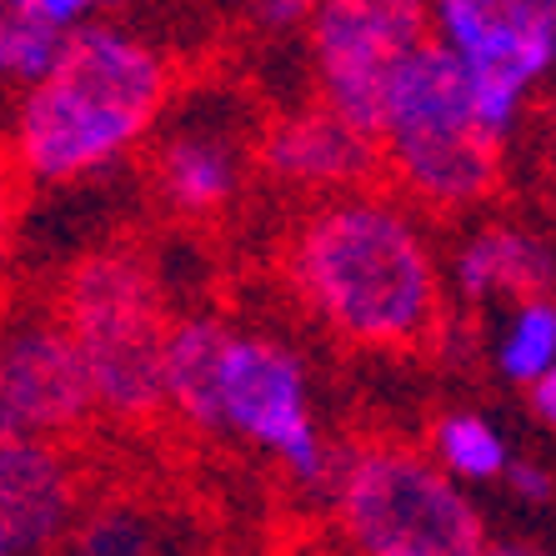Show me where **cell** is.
<instances>
[{"label":"cell","instance_id":"1","mask_svg":"<svg viewBox=\"0 0 556 556\" xmlns=\"http://www.w3.org/2000/svg\"><path fill=\"white\" fill-rule=\"evenodd\" d=\"M286 281L351 346H416L441 321V266L416 216L376 191L326 195L291 226Z\"/></svg>","mask_w":556,"mask_h":556},{"label":"cell","instance_id":"2","mask_svg":"<svg viewBox=\"0 0 556 556\" xmlns=\"http://www.w3.org/2000/svg\"><path fill=\"white\" fill-rule=\"evenodd\" d=\"M176 65L155 40L91 21L40 86L15 96L11 155L26 181L65 186L111 170L166 116Z\"/></svg>","mask_w":556,"mask_h":556},{"label":"cell","instance_id":"3","mask_svg":"<svg viewBox=\"0 0 556 556\" xmlns=\"http://www.w3.org/2000/svg\"><path fill=\"white\" fill-rule=\"evenodd\" d=\"M61 321L96 391V412L151 421L166 412V301L155 271L126 247H96L65 271Z\"/></svg>","mask_w":556,"mask_h":556},{"label":"cell","instance_id":"4","mask_svg":"<svg viewBox=\"0 0 556 556\" xmlns=\"http://www.w3.org/2000/svg\"><path fill=\"white\" fill-rule=\"evenodd\" d=\"M381 161L412 201L466 211L502 181V141L477 121L471 76L437 36L402 65L381 121Z\"/></svg>","mask_w":556,"mask_h":556},{"label":"cell","instance_id":"5","mask_svg":"<svg viewBox=\"0 0 556 556\" xmlns=\"http://www.w3.org/2000/svg\"><path fill=\"white\" fill-rule=\"evenodd\" d=\"M337 527L362 556H486V527L462 481L402 441L341 452Z\"/></svg>","mask_w":556,"mask_h":556},{"label":"cell","instance_id":"6","mask_svg":"<svg viewBox=\"0 0 556 556\" xmlns=\"http://www.w3.org/2000/svg\"><path fill=\"white\" fill-rule=\"evenodd\" d=\"M220 437L271 456L301 492H331L341 452L326 441L311 371L296 346L271 331H231L220 371Z\"/></svg>","mask_w":556,"mask_h":556},{"label":"cell","instance_id":"7","mask_svg":"<svg viewBox=\"0 0 556 556\" xmlns=\"http://www.w3.org/2000/svg\"><path fill=\"white\" fill-rule=\"evenodd\" d=\"M431 40V11L416 0H326L311 11L306 46L321 105L381 141L391 86Z\"/></svg>","mask_w":556,"mask_h":556},{"label":"cell","instance_id":"8","mask_svg":"<svg viewBox=\"0 0 556 556\" xmlns=\"http://www.w3.org/2000/svg\"><path fill=\"white\" fill-rule=\"evenodd\" d=\"M431 36L466 65L477 121L492 141L511 136L531 86L556 71L552 0H441L431 5Z\"/></svg>","mask_w":556,"mask_h":556},{"label":"cell","instance_id":"9","mask_svg":"<svg viewBox=\"0 0 556 556\" xmlns=\"http://www.w3.org/2000/svg\"><path fill=\"white\" fill-rule=\"evenodd\" d=\"M91 416V376L61 311L0 321V441H61Z\"/></svg>","mask_w":556,"mask_h":556},{"label":"cell","instance_id":"10","mask_svg":"<svg viewBox=\"0 0 556 556\" xmlns=\"http://www.w3.org/2000/svg\"><path fill=\"white\" fill-rule=\"evenodd\" d=\"M256 161L271 170L276 181L301 186V191H331V195L366 191L376 166H387L381 141L346 126L321 101L301 105V111H281L271 126L261 130Z\"/></svg>","mask_w":556,"mask_h":556},{"label":"cell","instance_id":"11","mask_svg":"<svg viewBox=\"0 0 556 556\" xmlns=\"http://www.w3.org/2000/svg\"><path fill=\"white\" fill-rule=\"evenodd\" d=\"M80 527V477L61 441H0V531L15 556H40Z\"/></svg>","mask_w":556,"mask_h":556},{"label":"cell","instance_id":"12","mask_svg":"<svg viewBox=\"0 0 556 556\" xmlns=\"http://www.w3.org/2000/svg\"><path fill=\"white\" fill-rule=\"evenodd\" d=\"M151 181L155 195L176 216L186 220L216 216L241 195L247 141L226 126H211V121H186V126L161 136V146L151 155Z\"/></svg>","mask_w":556,"mask_h":556},{"label":"cell","instance_id":"13","mask_svg":"<svg viewBox=\"0 0 556 556\" xmlns=\"http://www.w3.org/2000/svg\"><path fill=\"white\" fill-rule=\"evenodd\" d=\"M452 286L466 301H531V296H556V247L542 241L527 226H506L492 220L471 231L456 247L452 261Z\"/></svg>","mask_w":556,"mask_h":556},{"label":"cell","instance_id":"14","mask_svg":"<svg viewBox=\"0 0 556 556\" xmlns=\"http://www.w3.org/2000/svg\"><path fill=\"white\" fill-rule=\"evenodd\" d=\"M231 331L220 316H181L166 341V412L191 431L220 437V371Z\"/></svg>","mask_w":556,"mask_h":556},{"label":"cell","instance_id":"15","mask_svg":"<svg viewBox=\"0 0 556 556\" xmlns=\"http://www.w3.org/2000/svg\"><path fill=\"white\" fill-rule=\"evenodd\" d=\"M71 46V30H61L46 11V0H0V91H21L55 71V61Z\"/></svg>","mask_w":556,"mask_h":556},{"label":"cell","instance_id":"16","mask_svg":"<svg viewBox=\"0 0 556 556\" xmlns=\"http://www.w3.org/2000/svg\"><path fill=\"white\" fill-rule=\"evenodd\" d=\"M431 462L462 486L502 481L517 456L506 452V437L477 412H446L431 421Z\"/></svg>","mask_w":556,"mask_h":556},{"label":"cell","instance_id":"17","mask_svg":"<svg viewBox=\"0 0 556 556\" xmlns=\"http://www.w3.org/2000/svg\"><path fill=\"white\" fill-rule=\"evenodd\" d=\"M496 371L527 391L556 371V296H531L511 306L496 337Z\"/></svg>","mask_w":556,"mask_h":556},{"label":"cell","instance_id":"18","mask_svg":"<svg viewBox=\"0 0 556 556\" xmlns=\"http://www.w3.org/2000/svg\"><path fill=\"white\" fill-rule=\"evenodd\" d=\"M65 556H166V531L146 506L105 502L80 517Z\"/></svg>","mask_w":556,"mask_h":556},{"label":"cell","instance_id":"19","mask_svg":"<svg viewBox=\"0 0 556 556\" xmlns=\"http://www.w3.org/2000/svg\"><path fill=\"white\" fill-rule=\"evenodd\" d=\"M506 486H511V492L521 496V502H552V492H556V481H552V471H546L542 462H527V456H521V462H511V471H506Z\"/></svg>","mask_w":556,"mask_h":556},{"label":"cell","instance_id":"20","mask_svg":"<svg viewBox=\"0 0 556 556\" xmlns=\"http://www.w3.org/2000/svg\"><path fill=\"white\" fill-rule=\"evenodd\" d=\"M311 11L306 0H266V5H251V21L266 30H286V26H311Z\"/></svg>","mask_w":556,"mask_h":556},{"label":"cell","instance_id":"21","mask_svg":"<svg viewBox=\"0 0 556 556\" xmlns=\"http://www.w3.org/2000/svg\"><path fill=\"white\" fill-rule=\"evenodd\" d=\"M527 402H531V416L542 421V427H552L556 431V371L552 376H542L536 387L527 391Z\"/></svg>","mask_w":556,"mask_h":556},{"label":"cell","instance_id":"22","mask_svg":"<svg viewBox=\"0 0 556 556\" xmlns=\"http://www.w3.org/2000/svg\"><path fill=\"white\" fill-rule=\"evenodd\" d=\"M11 236H15V195H11V186L0 181V261L11 251Z\"/></svg>","mask_w":556,"mask_h":556},{"label":"cell","instance_id":"23","mask_svg":"<svg viewBox=\"0 0 556 556\" xmlns=\"http://www.w3.org/2000/svg\"><path fill=\"white\" fill-rule=\"evenodd\" d=\"M486 556H546V552H536L527 542H502V546H486Z\"/></svg>","mask_w":556,"mask_h":556},{"label":"cell","instance_id":"24","mask_svg":"<svg viewBox=\"0 0 556 556\" xmlns=\"http://www.w3.org/2000/svg\"><path fill=\"white\" fill-rule=\"evenodd\" d=\"M0 556H15V546H11V536L0 531Z\"/></svg>","mask_w":556,"mask_h":556}]
</instances>
